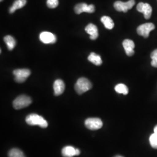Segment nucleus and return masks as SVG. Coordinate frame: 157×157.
I'll return each mask as SVG.
<instances>
[{"mask_svg": "<svg viewBox=\"0 0 157 157\" xmlns=\"http://www.w3.org/2000/svg\"><path fill=\"white\" fill-rule=\"evenodd\" d=\"M85 31L90 34V39L91 40H96L98 37V31L97 27L94 24L90 23L85 28Z\"/></svg>", "mask_w": 157, "mask_h": 157, "instance_id": "nucleus-13", "label": "nucleus"}, {"mask_svg": "<svg viewBox=\"0 0 157 157\" xmlns=\"http://www.w3.org/2000/svg\"><path fill=\"white\" fill-rule=\"evenodd\" d=\"M122 45L124 47V49L126 52V54L128 56H133L135 51V43L134 42L131 40L126 39L124 40L122 43Z\"/></svg>", "mask_w": 157, "mask_h": 157, "instance_id": "nucleus-12", "label": "nucleus"}, {"mask_svg": "<svg viewBox=\"0 0 157 157\" xmlns=\"http://www.w3.org/2000/svg\"><path fill=\"white\" fill-rule=\"evenodd\" d=\"M115 90L118 93L123 94L124 95H126L129 93V90L127 86L122 83L117 84L115 87Z\"/></svg>", "mask_w": 157, "mask_h": 157, "instance_id": "nucleus-19", "label": "nucleus"}, {"mask_svg": "<svg viewBox=\"0 0 157 157\" xmlns=\"http://www.w3.org/2000/svg\"><path fill=\"white\" fill-rule=\"evenodd\" d=\"M88 60L90 62L93 63V64H94L95 65H97V66L101 65L102 63L101 56H100L99 55L95 54L94 52H91L89 56H88Z\"/></svg>", "mask_w": 157, "mask_h": 157, "instance_id": "nucleus-17", "label": "nucleus"}, {"mask_svg": "<svg viewBox=\"0 0 157 157\" xmlns=\"http://www.w3.org/2000/svg\"><path fill=\"white\" fill-rule=\"evenodd\" d=\"M47 5L50 8H56L59 5V1L58 0H47Z\"/></svg>", "mask_w": 157, "mask_h": 157, "instance_id": "nucleus-22", "label": "nucleus"}, {"mask_svg": "<svg viewBox=\"0 0 157 157\" xmlns=\"http://www.w3.org/2000/svg\"><path fill=\"white\" fill-rule=\"evenodd\" d=\"M26 0H16L10 8V13H13L17 10L21 9L26 4Z\"/></svg>", "mask_w": 157, "mask_h": 157, "instance_id": "nucleus-15", "label": "nucleus"}, {"mask_svg": "<svg viewBox=\"0 0 157 157\" xmlns=\"http://www.w3.org/2000/svg\"><path fill=\"white\" fill-rule=\"evenodd\" d=\"M0 1H3V0H0Z\"/></svg>", "mask_w": 157, "mask_h": 157, "instance_id": "nucleus-27", "label": "nucleus"}, {"mask_svg": "<svg viewBox=\"0 0 157 157\" xmlns=\"http://www.w3.org/2000/svg\"><path fill=\"white\" fill-rule=\"evenodd\" d=\"M32 102L31 98L28 95H19L13 102V106L16 109H20L28 107Z\"/></svg>", "mask_w": 157, "mask_h": 157, "instance_id": "nucleus-3", "label": "nucleus"}, {"mask_svg": "<svg viewBox=\"0 0 157 157\" xmlns=\"http://www.w3.org/2000/svg\"><path fill=\"white\" fill-rule=\"evenodd\" d=\"M137 10L141 13H143L144 17L146 19H148L151 16L152 7L149 4L140 2L137 6Z\"/></svg>", "mask_w": 157, "mask_h": 157, "instance_id": "nucleus-9", "label": "nucleus"}, {"mask_svg": "<svg viewBox=\"0 0 157 157\" xmlns=\"http://www.w3.org/2000/svg\"><path fill=\"white\" fill-rule=\"evenodd\" d=\"M15 80L19 83H23L30 75L31 72L28 69H17L13 71Z\"/></svg>", "mask_w": 157, "mask_h": 157, "instance_id": "nucleus-4", "label": "nucleus"}, {"mask_svg": "<svg viewBox=\"0 0 157 157\" xmlns=\"http://www.w3.org/2000/svg\"><path fill=\"white\" fill-rule=\"evenodd\" d=\"M92 88V84L90 80L85 78H78L76 82L75 89L78 94H82Z\"/></svg>", "mask_w": 157, "mask_h": 157, "instance_id": "nucleus-2", "label": "nucleus"}, {"mask_svg": "<svg viewBox=\"0 0 157 157\" xmlns=\"http://www.w3.org/2000/svg\"><path fill=\"white\" fill-rule=\"evenodd\" d=\"M95 11V6L93 4L87 5L86 3H80L75 6V12L77 14H80L82 12L93 13Z\"/></svg>", "mask_w": 157, "mask_h": 157, "instance_id": "nucleus-8", "label": "nucleus"}, {"mask_svg": "<svg viewBox=\"0 0 157 157\" xmlns=\"http://www.w3.org/2000/svg\"><path fill=\"white\" fill-rule=\"evenodd\" d=\"M151 64L152 67H157V61H152Z\"/></svg>", "mask_w": 157, "mask_h": 157, "instance_id": "nucleus-24", "label": "nucleus"}, {"mask_svg": "<svg viewBox=\"0 0 157 157\" xmlns=\"http://www.w3.org/2000/svg\"><path fill=\"white\" fill-rule=\"evenodd\" d=\"M151 58L152 61H157V49L152 52Z\"/></svg>", "mask_w": 157, "mask_h": 157, "instance_id": "nucleus-23", "label": "nucleus"}, {"mask_svg": "<svg viewBox=\"0 0 157 157\" xmlns=\"http://www.w3.org/2000/svg\"><path fill=\"white\" fill-rule=\"evenodd\" d=\"M149 140L152 147L157 149V133H154V134H152Z\"/></svg>", "mask_w": 157, "mask_h": 157, "instance_id": "nucleus-21", "label": "nucleus"}, {"mask_svg": "<svg viewBox=\"0 0 157 157\" xmlns=\"http://www.w3.org/2000/svg\"><path fill=\"white\" fill-rule=\"evenodd\" d=\"M4 40L9 50H12L16 46L17 42L15 39L11 36H10V35L6 36V37L4 38Z\"/></svg>", "mask_w": 157, "mask_h": 157, "instance_id": "nucleus-16", "label": "nucleus"}, {"mask_svg": "<svg viewBox=\"0 0 157 157\" xmlns=\"http://www.w3.org/2000/svg\"><path fill=\"white\" fill-rule=\"evenodd\" d=\"M80 154V150L72 146H66L62 148V155L63 157H73L78 155Z\"/></svg>", "mask_w": 157, "mask_h": 157, "instance_id": "nucleus-11", "label": "nucleus"}, {"mask_svg": "<svg viewBox=\"0 0 157 157\" xmlns=\"http://www.w3.org/2000/svg\"><path fill=\"white\" fill-rule=\"evenodd\" d=\"M85 126L87 129L91 130H95L101 129L102 127L103 123L100 118H90L85 121Z\"/></svg>", "mask_w": 157, "mask_h": 157, "instance_id": "nucleus-6", "label": "nucleus"}, {"mask_svg": "<svg viewBox=\"0 0 157 157\" xmlns=\"http://www.w3.org/2000/svg\"><path fill=\"white\" fill-rule=\"evenodd\" d=\"M65 84L62 80L58 79L54 82L53 85V88L54 90V94L56 96H58L62 94L65 90Z\"/></svg>", "mask_w": 157, "mask_h": 157, "instance_id": "nucleus-14", "label": "nucleus"}, {"mask_svg": "<svg viewBox=\"0 0 157 157\" xmlns=\"http://www.w3.org/2000/svg\"><path fill=\"white\" fill-rule=\"evenodd\" d=\"M40 40L44 44H54L56 42V36L48 32H43L40 34Z\"/></svg>", "mask_w": 157, "mask_h": 157, "instance_id": "nucleus-10", "label": "nucleus"}, {"mask_svg": "<svg viewBox=\"0 0 157 157\" xmlns=\"http://www.w3.org/2000/svg\"><path fill=\"white\" fill-rule=\"evenodd\" d=\"M101 21L107 29L111 30L113 28L114 23L110 17L104 16L101 17Z\"/></svg>", "mask_w": 157, "mask_h": 157, "instance_id": "nucleus-18", "label": "nucleus"}, {"mask_svg": "<svg viewBox=\"0 0 157 157\" xmlns=\"http://www.w3.org/2000/svg\"><path fill=\"white\" fill-rule=\"evenodd\" d=\"M9 157H26L24 153L18 148H12L8 152Z\"/></svg>", "mask_w": 157, "mask_h": 157, "instance_id": "nucleus-20", "label": "nucleus"}, {"mask_svg": "<svg viewBox=\"0 0 157 157\" xmlns=\"http://www.w3.org/2000/svg\"><path fill=\"white\" fill-rule=\"evenodd\" d=\"M114 157H122V156H121V155H116V156H115Z\"/></svg>", "mask_w": 157, "mask_h": 157, "instance_id": "nucleus-26", "label": "nucleus"}, {"mask_svg": "<svg viewBox=\"0 0 157 157\" xmlns=\"http://www.w3.org/2000/svg\"><path fill=\"white\" fill-rule=\"evenodd\" d=\"M135 4V0H129L125 2L118 1L114 3L113 6L117 11L126 12L129 10L132 9Z\"/></svg>", "mask_w": 157, "mask_h": 157, "instance_id": "nucleus-5", "label": "nucleus"}, {"mask_svg": "<svg viewBox=\"0 0 157 157\" xmlns=\"http://www.w3.org/2000/svg\"><path fill=\"white\" fill-rule=\"evenodd\" d=\"M26 122L29 125H38L42 128H46L48 126V122L44 118L36 113H31L26 118Z\"/></svg>", "mask_w": 157, "mask_h": 157, "instance_id": "nucleus-1", "label": "nucleus"}, {"mask_svg": "<svg viewBox=\"0 0 157 157\" xmlns=\"http://www.w3.org/2000/svg\"><path fill=\"white\" fill-rule=\"evenodd\" d=\"M154 133H157V125L154 128Z\"/></svg>", "mask_w": 157, "mask_h": 157, "instance_id": "nucleus-25", "label": "nucleus"}, {"mask_svg": "<svg viewBox=\"0 0 157 157\" xmlns=\"http://www.w3.org/2000/svg\"><path fill=\"white\" fill-rule=\"evenodd\" d=\"M155 29V25L152 23H147L141 25L137 29V32L139 35L147 38L149 36L150 32Z\"/></svg>", "mask_w": 157, "mask_h": 157, "instance_id": "nucleus-7", "label": "nucleus"}]
</instances>
